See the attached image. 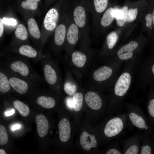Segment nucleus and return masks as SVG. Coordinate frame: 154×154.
<instances>
[{
  "label": "nucleus",
  "mask_w": 154,
  "mask_h": 154,
  "mask_svg": "<svg viewBox=\"0 0 154 154\" xmlns=\"http://www.w3.org/2000/svg\"><path fill=\"white\" fill-rule=\"evenodd\" d=\"M138 60L124 62L123 68L108 92V99L104 116L106 117L123 110L124 101L132 83Z\"/></svg>",
  "instance_id": "obj_1"
},
{
  "label": "nucleus",
  "mask_w": 154,
  "mask_h": 154,
  "mask_svg": "<svg viewBox=\"0 0 154 154\" xmlns=\"http://www.w3.org/2000/svg\"><path fill=\"white\" fill-rule=\"evenodd\" d=\"M40 62L46 83L57 95L62 97L63 80L57 61L46 54L42 55Z\"/></svg>",
  "instance_id": "obj_7"
},
{
  "label": "nucleus",
  "mask_w": 154,
  "mask_h": 154,
  "mask_svg": "<svg viewBox=\"0 0 154 154\" xmlns=\"http://www.w3.org/2000/svg\"><path fill=\"white\" fill-rule=\"evenodd\" d=\"M127 109L128 125H131L139 130L147 131L152 134L153 129L148 118L138 106L130 103H125Z\"/></svg>",
  "instance_id": "obj_11"
},
{
  "label": "nucleus",
  "mask_w": 154,
  "mask_h": 154,
  "mask_svg": "<svg viewBox=\"0 0 154 154\" xmlns=\"http://www.w3.org/2000/svg\"><path fill=\"white\" fill-rule=\"evenodd\" d=\"M138 13L137 8L130 9H128L126 22L133 21L136 19Z\"/></svg>",
  "instance_id": "obj_37"
},
{
  "label": "nucleus",
  "mask_w": 154,
  "mask_h": 154,
  "mask_svg": "<svg viewBox=\"0 0 154 154\" xmlns=\"http://www.w3.org/2000/svg\"><path fill=\"white\" fill-rule=\"evenodd\" d=\"M76 134L75 148L87 153L99 154L98 137L94 125L90 122L83 117Z\"/></svg>",
  "instance_id": "obj_6"
},
{
  "label": "nucleus",
  "mask_w": 154,
  "mask_h": 154,
  "mask_svg": "<svg viewBox=\"0 0 154 154\" xmlns=\"http://www.w3.org/2000/svg\"><path fill=\"white\" fill-rule=\"evenodd\" d=\"M21 5L24 9L35 10L37 8L38 3L36 0H26L22 2Z\"/></svg>",
  "instance_id": "obj_35"
},
{
  "label": "nucleus",
  "mask_w": 154,
  "mask_h": 154,
  "mask_svg": "<svg viewBox=\"0 0 154 154\" xmlns=\"http://www.w3.org/2000/svg\"><path fill=\"white\" fill-rule=\"evenodd\" d=\"M27 25L31 35L36 39H39L40 37L41 33L35 20L32 18L29 19L28 21Z\"/></svg>",
  "instance_id": "obj_28"
},
{
  "label": "nucleus",
  "mask_w": 154,
  "mask_h": 154,
  "mask_svg": "<svg viewBox=\"0 0 154 154\" xmlns=\"http://www.w3.org/2000/svg\"><path fill=\"white\" fill-rule=\"evenodd\" d=\"M141 139L142 134L138 131L129 138L121 140L123 154H139L141 147Z\"/></svg>",
  "instance_id": "obj_16"
},
{
  "label": "nucleus",
  "mask_w": 154,
  "mask_h": 154,
  "mask_svg": "<svg viewBox=\"0 0 154 154\" xmlns=\"http://www.w3.org/2000/svg\"><path fill=\"white\" fill-rule=\"evenodd\" d=\"M146 105L148 119L154 129V83L149 85Z\"/></svg>",
  "instance_id": "obj_22"
},
{
  "label": "nucleus",
  "mask_w": 154,
  "mask_h": 154,
  "mask_svg": "<svg viewBox=\"0 0 154 154\" xmlns=\"http://www.w3.org/2000/svg\"><path fill=\"white\" fill-rule=\"evenodd\" d=\"M54 96L41 95L37 97L36 100L37 104L44 108L49 109L55 107L60 99Z\"/></svg>",
  "instance_id": "obj_23"
},
{
  "label": "nucleus",
  "mask_w": 154,
  "mask_h": 154,
  "mask_svg": "<svg viewBox=\"0 0 154 154\" xmlns=\"http://www.w3.org/2000/svg\"><path fill=\"white\" fill-rule=\"evenodd\" d=\"M94 8L98 13L103 12L106 8L108 0H94Z\"/></svg>",
  "instance_id": "obj_34"
},
{
  "label": "nucleus",
  "mask_w": 154,
  "mask_h": 154,
  "mask_svg": "<svg viewBox=\"0 0 154 154\" xmlns=\"http://www.w3.org/2000/svg\"><path fill=\"white\" fill-rule=\"evenodd\" d=\"M29 58L22 56L5 58L1 65L10 71L25 77L44 84L46 83L44 77L38 74L30 65Z\"/></svg>",
  "instance_id": "obj_8"
},
{
  "label": "nucleus",
  "mask_w": 154,
  "mask_h": 154,
  "mask_svg": "<svg viewBox=\"0 0 154 154\" xmlns=\"http://www.w3.org/2000/svg\"><path fill=\"white\" fill-rule=\"evenodd\" d=\"M128 125L126 112L105 117L101 122L94 125L100 145H106L118 137Z\"/></svg>",
  "instance_id": "obj_4"
},
{
  "label": "nucleus",
  "mask_w": 154,
  "mask_h": 154,
  "mask_svg": "<svg viewBox=\"0 0 154 154\" xmlns=\"http://www.w3.org/2000/svg\"><path fill=\"white\" fill-rule=\"evenodd\" d=\"M147 131H144L142 134V144L139 154H152L154 153V141Z\"/></svg>",
  "instance_id": "obj_24"
},
{
  "label": "nucleus",
  "mask_w": 154,
  "mask_h": 154,
  "mask_svg": "<svg viewBox=\"0 0 154 154\" xmlns=\"http://www.w3.org/2000/svg\"><path fill=\"white\" fill-rule=\"evenodd\" d=\"M84 88V117L93 124L104 117L108 96L93 89Z\"/></svg>",
  "instance_id": "obj_5"
},
{
  "label": "nucleus",
  "mask_w": 154,
  "mask_h": 154,
  "mask_svg": "<svg viewBox=\"0 0 154 154\" xmlns=\"http://www.w3.org/2000/svg\"><path fill=\"white\" fill-rule=\"evenodd\" d=\"M15 113V110L14 109H13L10 111L6 112L5 114L6 116L8 117L13 115Z\"/></svg>",
  "instance_id": "obj_41"
},
{
  "label": "nucleus",
  "mask_w": 154,
  "mask_h": 154,
  "mask_svg": "<svg viewBox=\"0 0 154 154\" xmlns=\"http://www.w3.org/2000/svg\"><path fill=\"white\" fill-rule=\"evenodd\" d=\"M35 121L38 135L40 137H44L48 134L50 127L47 119L43 115L40 114L36 116Z\"/></svg>",
  "instance_id": "obj_25"
},
{
  "label": "nucleus",
  "mask_w": 154,
  "mask_h": 154,
  "mask_svg": "<svg viewBox=\"0 0 154 154\" xmlns=\"http://www.w3.org/2000/svg\"><path fill=\"white\" fill-rule=\"evenodd\" d=\"M66 34L64 47L67 54H69L74 48L80 38V32L77 26L72 20L70 21Z\"/></svg>",
  "instance_id": "obj_15"
},
{
  "label": "nucleus",
  "mask_w": 154,
  "mask_h": 154,
  "mask_svg": "<svg viewBox=\"0 0 154 154\" xmlns=\"http://www.w3.org/2000/svg\"><path fill=\"white\" fill-rule=\"evenodd\" d=\"M62 61L72 71L79 83H81L82 78L89 70L99 62V56L93 50L88 48L74 49L67 54Z\"/></svg>",
  "instance_id": "obj_3"
},
{
  "label": "nucleus",
  "mask_w": 154,
  "mask_h": 154,
  "mask_svg": "<svg viewBox=\"0 0 154 154\" xmlns=\"http://www.w3.org/2000/svg\"><path fill=\"white\" fill-rule=\"evenodd\" d=\"M122 64L120 62L108 60L96 64L84 76L87 77L84 87L104 93L108 92L119 75Z\"/></svg>",
  "instance_id": "obj_2"
},
{
  "label": "nucleus",
  "mask_w": 154,
  "mask_h": 154,
  "mask_svg": "<svg viewBox=\"0 0 154 154\" xmlns=\"http://www.w3.org/2000/svg\"><path fill=\"white\" fill-rule=\"evenodd\" d=\"M12 89L4 67L1 65L0 68V92L3 94L8 92ZM13 90V89H12Z\"/></svg>",
  "instance_id": "obj_26"
},
{
  "label": "nucleus",
  "mask_w": 154,
  "mask_h": 154,
  "mask_svg": "<svg viewBox=\"0 0 154 154\" xmlns=\"http://www.w3.org/2000/svg\"><path fill=\"white\" fill-rule=\"evenodd\" d=\"M8 141V135L5 127L0 125V145H3L5 144Z\"/></svg>",
  "instance_id": "obj_36"
},
{
  "label": "nucleus",
  "mask_w": 154,
  "mask_h": 154,
  "mask_svg": "<svg viewBox=\"0 0 154 154\" xmlns=\"http://www.w3.org/2000/svg\"><path fill=\"white\" fill-rule=\"evenodd\" d=\"M139 46L136 41H132L121 47L117 51L116 56L108 60L122 63L131 60H135L134 58V52Z\"/></svg>",
  "instance_id": "obj_14"
},
{
  "label": "nucleus",
  "mask_w": 154,
  "mask_h": 154,
  "mask_svg": "<svg viewBox=\"0 0 154 154\" xmlns=\"http://www.w3.org/2000/svg\"><path fill=\"white\" fill-rule=\"evenodd\" d=\"M58 127V131L56 133H58L60 142L64 145L66 151L72 152L75 147L74 137L76 129L71 116L66 108L64 115L60 118Z\"/></svg>",
  "instance_id": "obj_9"
},
{
  "label": "nucleus",
  "mask_w": 154,
  "mask_h": 154,
  "mask_svg": "<svg viewBox=\"0 0 154 154\" xmlns=\"http://www.w3.org/2000/svg\"><path fill=\"white\" fill-rule=\"evenodd\" d=\"M11 49L22 56L32 59L36 61H40L43 55L32 46L27 44L15 46Z\"/></svg>",
  "instance_id": "obj_20"
},
{
  "label": "nucleus",
  "mask_w": 154,
  "mask_h": 154,
  "mask_svg": "<svg viewBox=\"0 0 154 154\" xmlns=\"http://www.w3.org/2000/svg\"><path fill=\"white\" fill-rule=\"evenodd\" d=\"M3 22L4 24L12 26L16 25L17 23V21L13 18H7L4 17L2 19Z\"/></svg>",
  "instance_id": "obj_38"
},
{
  "label": "nucleus",
  "mask_w": 154,
  "mask_h": 154,
  "mask_svg": "<svg viewBox=\"0 0 154 154\" xmlns=\"http://www.w3.org/2000/svg\"><path fill=\"white\" fill-rule=\"evenodd\" d=\"M118 39V36L117 34L115 31L111 32L107 37L106 42V49L109 50L108 60L110 58V50H112L114 48L117 41Z\"/></svg>",
  "instance_id": "obj_30"
},
{
  "label": "nucleus",
  "mask_w": 154,
  "mask_h": 154,
  "mask_svg": "<svg viewBox=\"0 0 154 154\" xmlns=\"http://www.w3.org/2000/svg\"><path fill=\"white\" fill-rule=\"evenodd\" d=\"M99 154H123L118 140H116L110 143L103 149L100 151Z\"/></svg>",
  "instance_id": "obj_27"
},
{
  "label": "nucleus",
  "mask_w": 154,
  "mask_h": 154,
  "mask_svg": "<svg viewBox=\"0 0 154 154\" xmlns=\"http://www.w3.org/2000/svg\"><path fill=\"white\" fill-rule=\"evenodd\" d=\"M145 19L146 22V26L147 27H150L152 25V22L153 21L152 13H149L147 14L145 17Z\"/></svg>",
  "instance_id": "obj_39"
},
{
  "label": "nucleus",
  "mask_w": 154,
  "mask_h": 154,
  "mask_svg": "<svg viewBox=\"0 0 154 154\" xmlns=\"http://www.w3.org/2000/svg\"><path fill=\"white\" fill-rule=\"evenodd\" d=\"M37 1H40V0H36Z\"/></svg>",
  "instance_id": "obj_46"
},
{
  "label": "nucleus",
  "mask_w": 154,
  "mask_h": 154,
  "mask_svg": "<svg viewBox=\"0 0 154 154\" xmlns=\"http://www.w3.org/2000/svg\"><path fill=\"white\" fill-rule=\"evenodd\" d=\"M66 73L63 80V90L67 96L72 97L81 86L75 79L72 71L66 66Z\"/></svg>",
  "instance_id": "obj_19"
},
{
  "label": "nucleus",
  "mask_w": 154,
  "mask_h": 154,
  "mask_svg": "<svg viewBox=\"0 0 154 154\" xmlns=\"http://www.w3.org/2000/svg\"><path fill=\"white\" fill-rule=\"evenodd\" d=\"M140 70V80L142 86L154 83V57L145 60Z\"/></svg>",
  "instance_id": "obj_18"
},
{
  "label": "nucleus",
  "mask_w": 154,
  "mask_h": 154,
  "mask_svg": "<svg viewBox=\"0 0 154 154\" xmlns=\"http://www.w3.org/2000/svg\"><path fill=\"white\" fill-rule=\"evenodd\" d=\"M13 105L22 116L25 117L29 114L30 110L29 107L23 102L18 100H15L13 102Z\"/></svg>",
  "instance_id": "obj_31"
},
{
  "label": "nucleus",
  "mask_w": 154,
  "mask_h": 154,
  "mask_svg": "<svg viewBox=\"0 0 154 154\" xmlns=\"http://www.w3.org/2000/svg\"><path fill=\"white\" fill-rule=\"evenodd\" d=\"M113 9V8L110 7L104 13L100 21V23L102 26L106 27L112 23L114 18L112 14Z\"/></svg>",
  "instance_id": "obj_32"
},
{
  "label": "nucleus",
  "mask_w": 154,
  "mask_h": 154,
  "mask_svg": "<svg viewBox=\"0 0 154 154\" xmlns=\"http://www.w3.org/2000/svg\"><path fill=\"white\" fill-rule=\"evenodd\" d=\"M2 19H0V37H1L3 34L4 31V24Z\"/></svg>",
  "instance_id": "obj_40"
},
{
  "label": "nucleus",
  "mask_w": 154,
  "mask_h": 154,
  "mask_svg": "<svg viewBox=\"0 0 154 154\" xmlns=\"http://www.w3.org/2000/svg\"><path fill=\"white\" fill-rule=\"evenodd\" d=\"M67 27L64 23L57 26L55 30L52 50L55 56L58 58L62 48L64 45Z\"/></svg>",
  "instance_id": "obj_17"
},
{
  "label": "nucleus",
  "mask_w": 154,
  "mask_h": 154,
  "mask_svg": "<svg viewBox=\"0 0 154 154\" xmlns=\"http://www.w3.org/2000/svg\"><path fill=\"white\" fill-rule=\"evenodd\" d=\"M150 137L151 138V139L154 141V134H152L151 136Z\"/></svg>",
  "instance_id": "obj_45"
},
{
  "label": "nucleus",
  "mask_w": 154,
  "mask_h": 154,
  "mask_svg": "<svg viewBox=\"0 0 154 154\" xmlns=\"http://www.w3.org/2000/svg\"><path fill=\"white\" fill-rule=\"evenodd\" d=\"M16 38L19 40L25 41L28 37V33L25 26L22 24H20L17 27L15 32Z\"/></svg>",
  "instance_id": "obj_33"
},
{
  "label": "nucleus",
  "mask_w": 154,
  "mask_h": 154,
  "mask_svg": "<svg viewBox=\"0 0 154 154\" xmlns=\"http://www.w3.org/2000/svg\"><path fill=\"white\" fill-rule=\"evenodd\" d=\"M84 90V88L81 86L72 97L67 96L63 100L65 107L71 116L76 132L83 117Z\"/></svg>",
  "instance_id": "obj_10"
},
{
  "label": "nucleus",
  "mask_w": 154,
  "mask_h": 154,
  "mask_svg": "<svg viewBox=\"0 0 154 154\" xmlns=\"http://www.w3.org/2000/svg\"><path fill=\"white\" fill-rule=\"evenodd\" d=\"M128 10V7L126 6L119 9L115 17L118 26L122 27L124 25L126 21Z\"/></svg>",
  "instance_id": "obj_29"
},
{
  "label": "nucleus",
  "mask_w": 154,
  "mask_h": 154,
  "mask_svg": "<svg viewBox=\"0 0 154 154\" xmlns=\"http://www.w3.org/2000/svg\"><path fill=\"white\" fill-rule=\"evenodd\" d=\"M59 18V13L55 8L50 9L46 13L43 21L45 29L48 31L52 32L55 30L57 26Z\"/></svg>",
  "instance_id": "obj_21"
},
{
  "label": "nucleus",
  "mask_w": 154,
  "mask_h": 154,
  "mask_svg": "<svg viewBox=\"0 0 154 154\" xmlns=\"http://www.w3.org/2000/svg\"><path fill=\"white\" fill-rule=\"evenodd\" d=\"M153 25H154V9L153 11Z\"/></svg>",
  "instance_id": "obj_44"
},
{
  "label": "nucleus",
  "mask_w": 154,
  "mask_h": 154,
  "mask_svg": "<svg viewBox=\"0 0 154 154\" xmlns=\"http://www.w3.org/2000/svg\"><path fill=\"white\" fill-rule=\"evenodd\" d=\"M4 67L12 89L20 94H24L30 90L36 89L40 84H42L32 80L22 77Z\"/></svg>",
  "instance_id": "obj_13"
},
{
  "label": "nucleus",
  "mask_w": 154,
  "mask_h": 154,
  "mask_svg": "<svg viewBox=\"0 0 154 154\" xmlns=\"http://www.w3.org/2000/svg\"><path fill=\"white\" fill-rule=\"evenodd\" d=\"M0 154H6V153L5 151L2 149H0Z\"/></svg>",
  "instance_id": "obj_43"
},
{
  "label": "nucleus",
  "mask_w": 154,
  "mask_h": 154,
  "mask_svg": "<svg viewBox=\"0 0 154 154\" xmlns=\"http://www.w3.org/2000/svg\"><path fill=\"white\" fill-rule=\"evenodd\" d=\"M21 125L18 124H17L13 125L12 127V130L14 131L20 128Z\"/></svg>",
  "instance_id": "obj_42"
},
{
  "label": "nucleus",
  "mask_w": 154,
  "mask_h": 154,
  "mask_svg": "<svg viewBox=\"0 0 154 154\" xmlns=\"http://www.w3.org/2000/svg\"><path fill=\"white\" fill-rule=\"evenodd\" d=\"M87 12L81 6L76 7L72 13V19L78 27L81 40V48L88 47L90 40L88 36Z\"/></svg>",
  "instance_id": "obj_12"
}]
</instances>
